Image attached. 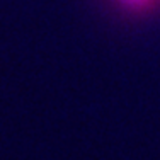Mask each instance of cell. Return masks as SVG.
I'll return each mask as SVG.
<instances>
[{
    "mask_svg": "<svg viewBox=\"0 0 160 160\" xmlns=\"http://www.w3.org/2000/svg\"><path fill=\"white\" fill-rule=\"evenodd\" d=\"M124 10L129 12H136V14H143L148 10L155 9L160 3V0H116Z\"/></svg>",
    "mask_w": 160,
    "mask_h": 160,
    "instance_id": "obj_1",
    "label": "cell"
}]
</instances>
